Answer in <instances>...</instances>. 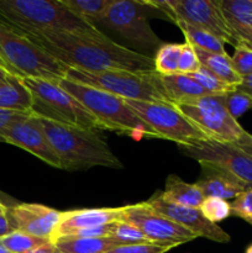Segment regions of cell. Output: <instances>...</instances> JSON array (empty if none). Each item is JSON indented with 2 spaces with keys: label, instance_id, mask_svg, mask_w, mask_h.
<instances>
[{
  "label": "cell",
  "instance_id": "6da1fadb",
  "mask_svg": "<svg viewBox=\"0 0 252 253\" xmlns=\"http://www.w3.org/2000/svg\"><path fill=\"white\" fill-rule=\"evenodd\" d=\"M68 69L86 72L155 71L153 58L113 41L99 30L21 32Z\"/></svg>",
  "mask_w": 252,
  "mask_h": 253
},
{
  "label": "cell",
  "instance_id": "7a4b0ae2",
  "mask_svg": "<svg viewBox=\"0 0 252 253\" xmlns=\"http://www.w3.org/2000/svg\"><path fill=\"white\" fill-rule=\"evenodd\" d=\"M40 121L61 161V169L81 170L96 166L123 168V163L96 131L59 125L44 119Z\"/></svg>",
  "mask_w": 252,
  "mask_h": 253
},
{
  "label": "cell",
  "instance_id": "3957f363",
  "mask_svg": "<svg viewBox=\"0 0 252 253\" xmlns=\"http://www.w3.org/2000/svg\"><path fill=\"white\" fill-rule=\"evenodd\" d=\"M0 64L20 79L34 78L59 83L67 68L24 34L0 20Z\"/></svg>",
  "mask_w": 252,
  "mask_h": 253
},
{
  "label": "cell",
  "instance_id": "277c9868",
  "mask_svg": "<svg viewBox=\"0 0 252 253\" xmlns=\"http://www.w3.org/2000/svg\"><path fill=\"white\" fill-rule=\"evenodd\" d=\"M0 20L20 32L98 30L72 14L62 0H0Z\"/></svg>",
  "mask_w": 252,
  "mask_h": 253
},
{
  "label": "cell",
  "instance_id": "5b68a950",
  "mask_svg": "<svg viewBox=\"0 0 252 253\" xmlns=\"http://www.w3.org/2000/svg\"><path fill=\"white\" fill-rule=\"evenodd\" d=\"M58 84L96 119L101 130L124 133L135 140L142 137L158 138L157 135L136 115L125 99L68 79H63Z\"/></svg>",
  "mask_w": 252,
  "mask_h": 253
},
{
  "label": "cell",
  "instance_id": "8992f818",
  "mask_svg": "<svg viewBox=\"0 0 252 253\" xmlns=\"http://www.w3.org/2000/svg\"><path fill=\"white\" fill-rule=\"evenodd\" d=\"M66 79L100 89L125 100L172 104L161 81V74L156 71L86 72L82 69H68Z\"/></svg>",
  "mask_w": 252,
  "mask_h": 253
},
{
  "label": "cell",
  "instance_id": "52a82bcc",
  "mask_svg": "<svg viewBox=\"0 0 252 253\" xmlns=\"http://www.w3.org/2000/svg\"><path fill=\"white\" fill-rule=\"evenodd\" d=\"M32 95L31 113L52 123L86 130H101L96 119L58 83L42 79H22Z\"/></svg>",
  "mask_w": 252,
  "mask_h": 253
},
{
  "label": "cell",
  "instance_id": "ba28073f",
  "mask_svg": "<svg viewBox=\"0 0 252 253\" xmlns=\"http://www.w3.org/2000/svg\"><path fill=\"white\" fill-rule=\"evenodd\" d=\"M126 103L158 138L173 141L179 147L210 140L173 104L140 100H126Z\"/></svg>",
  "mask_w": 252,
  "mask_h": 253
},
{
  "label": "cell",
  "instance_id": "9c48e42d",
  "mask_svg": "<svg viewBox=\"0 0 252 253\" xmlns=\"http://www.w3.org/2000/svg\"><path fill=\"white\" fill-rule=\"evenodd\" d=\"M146 4L151 7H157L174 22H185L214 35L224 43L234 47L239 46L222 15L219 0H166L146 1Z\"/></svg>",
  "mask_w": 252,
  "mask_h": 253
},
{
  "label": "cell",
  "instance_id": "30bf717a",
  "mask_svg": "<svg viewBox=\"0 0 252 253\" xmlns=\"http://www.w3.org/2000/svg\"><path fill=\"white\" fill-rule=\"evenodd\" d=\"M175 108L210 140L236 143L246 132L239 121L226 110L221 95L203 96L188 103L178 104Z\"/></svg>",
  "mask_w": 252,
  "mask_h": 253
},
{
  "label": "cell",
  "instance_id": "8fae6325",
  "mask_svg": "<svg viewBox=\"0 0 252 253\" xmlns=\"http://www.w3.org/2000/svg\"><path fill=\"white\" fill-rule=\"evenodd\" d=\"M147 12V4L141 0H113L101 24L133 46L152 51L161 40L151 27Z\"/></svg>",
  "mask_w": 252,
  "mask_h": 253
},
{
  "label": "cell",
  "instance_id": "7c38bea8",
  "mask_svg": "<svg viewBox=\"0 0 252 253\" xmlns=\"http://www.w3.org/2000/svg\"><path fill=\"white\" fill-rule=\"evenodd\" d=\"M180 150L200 165L207 163L221 168L247 185H252V157L235 143L205 140L194 146L180 147Z\"/></svg>",
  "mask_w": 252,
  "mask_h": 253
},
{
  "label": "cell",
  "instance_id": "4fadbf2b",
  "mask_svg": "<svg viewBox=\"0 0 252 253\" xmlns=\"http://www.w3.org/2000/svg\"><path fill=\"white\" fill-rule=\"evenodd\" d=\"M120 221L128 222L137 227L153 244L178 246L197 239V235L192 231L153 211L146 202L125 207Z\"/></svg>",
  "mask_w": 252,
  "mask_h": 253
},
{
  "label": "cell",
  "instance_id": "5bb4252c",
  "mask_svg": "<svg viewBox=\"0 0 252 253\" xmlns=\"http://www.w3.org/2000/svg\"><path fill=\"white\" fill-rule=\"evenodd\" d=\"M1 142L10 143L36 156L47 165L61 169V161L54 152L42 124L34 114L24 116L7 126L0 135Z\"/></svg>",
  "mask_w": 252,
  "mask_h": 253
},
{
  "label": "cell",
  "instance_id": "9a60e30c",
  "mask_svg": "<svg viewBox=\"0 0 252 253\" xmlns=\"http://www.w3.org/2000/svg\"><path fill=\"white\" fill-rule=\"evenodd\" d=\"M146 204L162 216L172 220L175 224L185 227L187 230L197 235V237H205L214 242L227 244L231 237L226 231L217 226V224H212L203 215L199 208H187L180 205L169 204L162 200L160 194H155L151 199L146 202Z\"/></svg>",
  "mask_w": 252,
  "mask_h": 253
},
{
  "label": "cell",
  "instance_id": "2e32d148",
  "mask_svg": "<svg viewBox=\"0 0 252 253\" xmlns=\"http://www.w3.org/2000/svg\"><path fill=\"white\" fill-rule=\"evenodd\" d=\"M15 230L52 241L62 220V211L41 204L16 203L7 211Z\"/></svg>",
  "mask_w": 252,
  "mask_h": 253
},
{
  "label": "cell",
  "instance_id": "e0dca14e",
  "mask_svg": "<svg viewBox=\"0 0 252 253\" xmlns=\"http://www.w3.org/2000/svg\"><path fill=\"white\" fill-rule=\"evenodd\" d=\"M125 207L121 208H95V209H81L62 211V220L57 227L52 242L58 240L64 234L73 230L90 229L104 226L120 221Z\"/></svg>",
  "mask_w": 252,
  "mask_h": 253
},
{
  "label": "cell",
  "instance_id": "ac0fdd59",
  "mask_svg": "<svg viewBox=\"0 0 252 253\" xmlns=\"http://www.w3.org/2000/svg\"><path fill=\"white\" fill-rule=\"evenodd\" d=\"M200 167L202 175L195 184L200 188L205 198H219L227 202L247 189L246 183L221 168L207 163H202Z\"/></svg>",
  "mask_w": 252,
  "mask_h": 253
},
{
  "label": "cell",
  "instance_id": "d6986e66",
  "mask_svg": "<svg viewBox=\"0 0 252 253\" xmlns=\"http://www.w3.org/2000/svg\"><path fill=\"white\" fill-rule=\"evenodd\" d=\"M219 5L239 46L252 49V0H219Z\"/></svg>",
  "mask_w": 252,
  "mask_h": 253
},
{
  "label": "cell",
  "instance_id": "ffe728a7",
  "mask_svg": "<svg viewBox=\"0 0 252 253\" xmlns=\"http://www.w3.org/2000/svg\"><path fill=\"white\" fill-rule=\"evenodd\" d=\"M158 194L166 203L187 208H200L205 199L197 184L184 182L177 175H169L166 180L165 190Z\"/></svg>",
  "mask_w": 252,
  "mask_h": 253
},
{
  "label": "cell",
  "instance_id": "44dd1931",
  "mask_svg": "<svg viewBox=\"0 0 252 253\" xmlns=\"http://www.w3.org/2000/svg\"><path fill=\"white\" fill-rule=\"evenodd\" d=\"M161 81L173 105L210 95L188 74L177 73L172 76H161Z\"/></svg>",
  "mask_w": 252,
  "mask_h": 253
},
{
  "label": "cell",
  "instance_id": "7402d4cb",
  "mask_svg": "<svg viewBox=\"0 0 252 253\" xmlns=\"http://www.w3.org/2000/svg\"><path fill=\"white\" fill-rule=\"evenodd\" d=\"M32 95L17 77H9L0 82V109L2 110L31 113Z\"/></svg>",
  "mask_w": 252,
  "mask_h": 253
},
{
  "label": "cell",
  "instance_id": "603a6c76",
  "mask_svg": "<svg viewBox=\"0 0 252 253\" xmlns=\"http://www.w3.org/2000/svg\"><path fill=\"white\" fill-rule=\"evenodd\" d=\"M202 67L214 74L217 79L236 88L242 82V78L236 73L232 64L231 57L227 53H211L195 48Z\"/></svg>",
  "mask_w": 252,
  "mask_h": 253
},
{
  "label": "cell",
  "instance_id": "cb8c5ba5",
  "mask_svg": "<svg viewBox=\"0 0 252 253\" xmlns=\"http://www.w3.org/2000/svg\"><path fill=\"white\" fill-rule=\"evenodd\" d=\"M58 253H104L114 247L120 246V242L111 237L95 239H58L54 241Z\"/></svg>",
  "mask_w": 252,
  "mask_h": 253
},
{
  "label": "cell",
  "instance_id": "d4e9b609",
  "mask_svg": "<svg viewBox=\"0 0 252 253\" xmlns=\"http://www.w3.org/2000/svg\"><path fill=\"white\" fill-rule=\"evenodd\" d=\"M62 2L72 14L86 24L95 26L94 22L101 24L113 0H62Z\"/></svg>",
  "mask_w": 252,
  "mask_h": 253
},
{
  "label": "cell",
  "instance_id": "484cf974",
  "mask_svg": "<svg viewBox=\"0 0 252 253\" xmlns=\"http://www.w3.org/2000/svg\"><path fill=\"white\" fill-rule=\"evenodd\" d=\"M177 26L182 30L184 35L185 43L190 44L194 48L202 49L205 52H211V53H226L224 48V42L217 39L214 35L209 34L207 31L193 27L185 22L177 21Z\"/></svg>",
  "mask_w": 252,
  "mask_h": 253
},
{
  "label": "cell",
  "instance_id": "4316f807",
  "mask_svg": "<svg viewBox=\"0 0 252 253\" xmlns=\"http://www.w3.org/2000/svg\"><path fill=\"white\" fill-rule=\"evenodd\" d=\"M183 43H163L158 47L153 58L155 71L161 76H172L178 73V63Z\"/></svg>",
  "mask_w": 252,
  "mask_h": 253
},
{
  "label": "cell",
  "instance_id": "83f0119b",
  "mask_svg": "<svg viewBox=\"0 0 252 253\" xmlns=\"http://www.w3.org/2000/svg\"><path fill=\"white\" fill-rule=\"evenodd\" d=\"M48 241L49 240L31 236V235L19 231V230H15L0 239V242L12 253H26Z\"/></svg>",
  "mask_w": 252,
  "mask_h": 253
},
{
  "label": "cell",
  "instance_id": "f1b7e54d",
  "mask_svg": "<svg viewBox=\"0 0 252 253\" xmlns=\"http://www.w3.org/2000/svg\"><path fill=\"white\" fill-rule=\"evenodd\" d=\"M110 237L120 242L121 245L153 244L137 227L125 221L113 222V230H111Z\"/></svg>",
  "mask_w": 252,
  "mask_h": 253
},
{
  "label": "cell",
  "instance_id": "f546056e",
  "mask_svg": "<svg viewBox=\"0 0 252 253\" xmlns=\"http://www.w3.org/2000/svg\"><path fill=\"white\" fill-rule=\"evenodd\" d=\"M192 77L204 90H207L210 95H224V94L229 93V91L235 90V86L227 85L226 83L217 79L214 74L210 73L208 69L204 67H200L195 73L188 74Z\"/></svg>",
  "mask_w": 252,
  "mask_h": 253
},
{
  "label": "cell",
  "instance_id": "4dcf8cb0",
  "mask_svg": "<svg viewBox=\"0 0 252 253\" xmlns=\"http://www.w3.org/2000/svg\"><path fill=\"white\" fill-rule=\"evenodd\" d=\"M199 209L203 212V215L212 224L224 221L231 215L230 203L226 200L219 199V198H205Z\"/></svg>",
  "mask_w": 252,
  "mask_h": 253
},
{
  "label": "cell",
  "instance_id": "1f68e13d",
  "mask_svg": "<svg viewBox=\"0 0 252 253\" xmlns=\"http://www.w3.org/2000/svg\"><path fill=\"white\" fill-rule=\"evenodd\" d=\"M221 100L230 115L236 120L246 111L252 109V96L247 95L237 89L221 95Z\"/></svg>",
  "mask_w": 252,
  "mask_h": 253
},
{
  "label": "cell",
  "instance_id": "d6a6232c",
  "mask_svg": "<svg viewBox=\"0 0 252 253\" xmlns=\"http://www.w3.org/2000/svg\"><path fill=\"white\" fill-rule=\"evenodd\" d=\"M230 207H231V215L252 225V189L247 188L245 192L237 195Z\"/></svg>",
  "mask_w": 252,
  "mask_h": 253
},
{
  "label": "cell",
  "instance_id": "836d02e7",
  "mask_svg": "<svg viewBox=\"0 0 252 253\" xmlns=\"http://www.w3.org/2000/svg\"><path fill=\"white\" fill-rule=\"evenodd\" d=\"M202 67L195 48L188 43H183L182 52L179 56V63H178V73L180 74H192L195 73Z\"/></svg>",
  "mask_w": 252,
  "mask_h": 253
},
{
  "label": "cell",
  "instance_id": "e575fe53",
  "mask_svg": "<svg viewBox=\"0 0 252 253\" xmlns=\"http://www.w3.org/2000/svg\"><path fill=\"white\" fill-rule=\"evenodd\" d=\"M232 64L241 78L252 74V49L245 46L235 47V53L231 57Z\"/></svg>",
  "mask_w": 252,
  "mask_h": 253
},
{
  "label": "cell",
  "instance_id": "d590c367",
  "mask_svg": "<svg viewBox=\"0 0 252 253\" xmlns=\"http://www.w3.org/2000/svg\"><path fill=\"white\" fill-rule=\"evenodd\" d=\"M172 245L162 244H135V245H120L118 247L109 250L104 253H166L173 249Z\"/></svg>",
  "mask_w": 252,
  "mask_h": 253
},
{
  "label": "cell",
  "instance_id": "8d00e7d4",
  "mask_svg": "<svg viewBox=\"0 0 252 253\" xmlns=\"http://www.w3.org/2000/svg\"><path fill=\"white\" fill-rule=\"evenodd\" d=\"M32 113H21V111H12V110H2L0 109V135L2 131L11 125L14 121L19 120V119L24 118V116L30 115ZM0 142H1V137H0Z\"/></svg>",
  "mask_w": 252,
  "mask_h": 253
},
{
  "label": "cell",
  "instance_id": "74e56055",
  "mask_svg": "<svg viewBox=\"0 0 252 253\" xmlns=\"http://www.w3.org/2000/svg\"><path fill=\"white\" fill-rule=\"evenodd\" d=\"M15 231L14 226H12V222L10 220L9 214H0V239L6 235H9L10 232Z\"/></svg>",
  "mask_w": 252,
  "mask_h": 253
},
{
  "label": "cell",
  "instance_id": "f35d334b",
  "mask_svg": "<svg viewBox=\"0 0 252 253\" xmlns=\"http://www.w3.org/2000/svg\"><path fill=\"white\" fill-rule=\"evenodd\" d=\"M235 145L237 146L239 148H241L242 151H244L245 153H247V155L250 156V157H252V135L250 132H245V135L242 136L241 138H240L239 141H237Z\"/></svg>",
  "mask_w": 252,
  "mask_h": 253
},
{
  "label": "cell",
  "instance_id": "ab89813d",
  "mask_svg": "<svg viewBox=\"0 0 252 253\" xmlns=\"http://www.w3.org/2000/svg\"><path fill=\"white\" fill-rule=\"evenodd\" d=\"M236 89L242 91V93L247 94V95L252 96V74L244 77V78H242V82L240 83V85L236 86Z\"/></svg>",
  "mask_w": 252,
  "mask_h": 253
},
{
  "label": "cell",
  "instance_id": "60d3db41",
  "mask_svg": "<svg viewBox=\"0 0 252 253\" xmlns=\"http://www.w3.org/2000/svg\"><path fill=\"white\" fill-rule=\"evenodd\" d=\"M26 253H58V252H57L54 242L48 241V242H46V244L41 245V246L36 247V249L31 250V251H29Z\"/></svg>",
  "mask_w": 252,
  "mask_h": 253
},
{
  "label": "cell",
  "instance_id": "b9f144b4",
  "mask_svg": "<svg viewBox=\"0 0 252 253\" xmlns=\"http://www.w3.org/2000/svg\"><path fill=\"white\" fill-rule=\"evenodd\" d=\"M15 204H16V203H15ZM15 204H9V203H6V200H5L4 198H1V193H0V214H6V212L9 211L10 208Z\"/></svg>",
  "mask_w": 252,
  "mask_h": 253
},
{
  "label": "cell",
  "instance_id": "7bdbcfd3",
  "mask_svg": "<svg viewBox=\"0 0 252 253\" xmlns=\"http://www.w3.org/2000/svg\"><path fill=\"white\" fill-rule=\"evenodd\" d=\"M9 77H11V74H10L9 72H7L6 69H5L4 67H2L1 64H0V82L6 81V79L9 78Z\"/></svg>",
  "mask_w": 252,
  "mask_h": 253
},
{
  "label": "cell",
  "instance_id": "ee69618b",
  "mask_svg": "<svg viewBox=\"0 0 252 253\" xmlns=\"http://www.w3.org/2000/svg\"><path fill=\"white\" fill-rule=\"evenodd\" d=\"M0 253H12V252H10L9 250H7L6 247H5L4 245H2L1 242H0Z\"/></svg>",
  "mask_w": 252,
  "mask_h": 253
},
{
  "label": "cell",
  "instance_id": "f6af8a7d",
  "mask_svg": "<svg viewBox=\"0 0 252 253\" xmlns=\"http://www.w3.org/2000/svg\"><path fill=\"white\" fill-rule=\"evenodd\" d=\"M245 253H252V244L250 245L249 247H247V249H246V252H245Z\"/></svg>",
  "mask_w": 252,
  "mask_h": 253
},
{
  "label": "cell",
  "instance_id": "bcb514c9",
  "mask_svg": "<svg viewBox=\"0 0 252 253\" xmlns=\"http://www.w3.org/2000/svg\"><path fill=\"white\" fill-rule=\"evenodd\" d=\"M247 188H250V189H252V185H247Z\"/></svg>",
  "mask_w": 252,
  "mask_h": 253
}]
</instances>
